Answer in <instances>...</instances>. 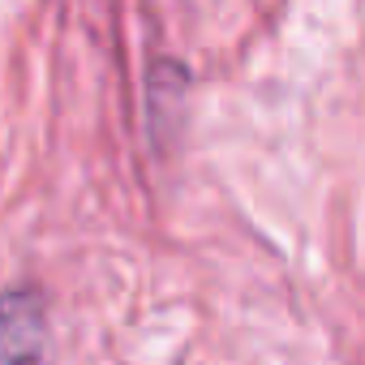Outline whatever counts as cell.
I'll return each instance as SVG.
<instances>
[{"label": "cell", "mask_w": 365, "mask_h": 365, "mask_svg": "<svg viewBox=\"0 0 365 365\" xmlns=\"http://www.w3.org/2000/svg\"><path fill=\"white\" fill-rule=\"evenodd\" d=\"M48 305L35 284L0 292V365H43Z\"/></svg>", "instance_id": "1"}]
</instances>
